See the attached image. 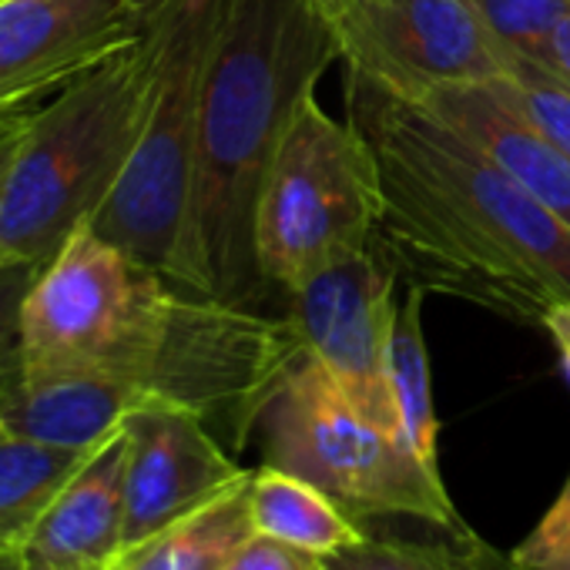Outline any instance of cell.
Wrapping results in <instances>:
<instances>
[{
	"label": "cell",
	"mask_w": 570,
	"mask_h": 570,
	"mask_svg": "<svg viewBox=\"0 0 570 570\" xmlns=\"http://www.w3.org/2000/svg\"><path fill=\"white\" fill-rule=\"evenodd\" d=\"M225 0H158L148 14L155 35V85L138 145L95 232L181 285L185 222L195 175L198 108Z\"/></svg>",
	"instance_id": "cell-5"
},
{
	"label": "cell",
	"mask_w": 570,
	"mask_h": 570,
	"mask_svg": "<svg viewBox=\"0 0 570 570\" xmlns=\"http://www.w3.org/2000/svg\"><path fill=\"white\" fill-rule=\"evenodd\" d=\"M470 4L503 55H513L557 78L553 35L570 11V0H470Z\"/></svg>",
	"instance_id": "cell-20"
},
{
	"label": "cell",
	"mask_w": 570,
	"mask_h": 570,
	"mask_svg": "<svg viewBox=\"0 0 570 570\" xmlns=\"http://www.w3.org/2000/svg\"><path fill=\"white\" fill-rule=\"evenodd\" d=\"M537 326L550 336V343H553V350H557L560 373H563V380H567V386H570V299L553 303V306L543 313V320H540Z\"/></svg>",
	"instance_id": "cell-26"
},
{
	"label": "cell",
	"mask_w": 570,
	"mask_h": 570,
	"mask_svg": "<svg viewBox=\"0 0 570 570\" xmlns=\"http://www.w3.org/2000/svg\"><path fill=\"white\" fill-rule=\"evenodd\" d=\"M145 403H151L148 393L115 373L24 370L0 396V426L48 446L95 450Z\"/></svg>",
	"instance_id": "cell-13"
},
{
	"label": "cell",
	"mask_w": 570,
	"mask_h": 570,
	"mask_svg": "<svg viewBox=\"0 0 570 570\" xmlns=\"http://www.w3.org/2000/svg\"><path fill=\"white\" fill-rule=\"evenodd\" d=\"M248 487L252 473L155 537L125 550L118 570H222V563L255 533Z\"/></svg>",
	"instance_id": "cell-16"
},
{
	"label": "cell",
	"mask_w": 570,
	"mask_h": 570,
	"mask_svg": "<svg viewBox=\"0 0 570 570\" xmlns=\"http://www.w3.org/2000/svg\"><path fill=\"white\" fill-rule=\"evenodd\" d=\"M248 513L255 533L320 553L326 560L360 547L370 537L366 520L350 513L326 490L275 466L252 473Z\"/></svg>",
	"instance_id": "cell-15"
},
{
	"label": "cell",
	"mask_w": 570,
	"mask_h": 570,
	"mask_svg": "<svg viewBox=\"0 0 570 570\" xmlns=\"http://www.w3.org/2000/svg\"><path fill=\"white\" fill-rule=\"evenodd\" d=\"M340 61L316 0H225L212 45L185 222L181 289L262 309L255 205L296 108Z\"/></svg>",
	"instance_id": "cell-2"
},
{
	"label": "cell",
	"mask_w": 570,
	"mask_h": 570,
	"mask_svg": "<svg viewBox=\"0 0 570 570\" xmlns=\"http://www.w3.org/2000/svg\"><path fill=\"white\" fill-rule=\"evenodd\" d=\"M316 4L326 11V18H330V21H336V18H340V11L346 8V0H316Z\"/></svg>",
	"instance_id": "cell-30"
},
{
	"label": "cell",
	"mask_w": 570,
	"mask_h": 570,
	"mask_svg": "<svg viewBox=\"0 0 570 570\" xmlns=\"http://www.w3.org/2000/svg\"><path fill=\"white\" fill-rule=\"evenodd\" d=\"M383 175L376 248L426 293L520 323L570 299V228L420 105L350 78Z\"/></svg>",
	"instance_id": "cell-1"
},
{
	"label": "cell",
	"mask_w": 570,
	"mask_h": 570,
	"mask_svg": "<svg viewBox=\"0 0 570 570\" xmlns=\"http://www.w3.org/2000/svg\"><path fill=\"white\" fill-rule=\"evenodd\" d=\"M222 570H330V560L282 540L252 533L225 563Z\"/></svg>",
	"instance_id": "cell-24"
},
{
	"label": "cell",
	"mask_w": 570,
	"mask_h": 570,
	"mask_svg": "<svg viewBox=\"0 0 570 570\" xmlns=\"http://www.w3.org/2000/svg\"><path fill=\"white\" fill-rule=\"evenodd\" d=\"M553 65H557V78L570 88V11L553 35Z\"/></svg>",
	"instance_id": "cell-27"
},
{
	"label": "cell",
	"mask_w": 570,
	"mask_h": 570,
	"mask_svg": "<svg viewBox=\"0 0 570 570\" xmlns=\"http://www.w3.org/2000/svg\"><path fill=\"white\" fill-rule=\"evenodd\" d=\"M330 570H520L510 553H500L473 530H436L430 540L366 537L360 547L330 560Z\"/></svg>",
	"instance_id": "cell-19"
},
{
	"label": "cell",
	"mask_w": 570,
	"mask_h": 570,
	"mask_svg": "<svg viewBox=\"0 0 570 570\" xmlns=\"http://www.w3.org/2000/svg\"><path fill=\"white\" fill-rule=\"evenodd\" d=\"M289 296V323L343 396L380 430L400 436L390 386V343L396 326V265L376 248L343 255Z\"/></svg>",
	"instance_id": "cell-9"
},
{
	"label": "cell",
	"mask_w": 570,
	"mask_h": 570,
	"mask_svg": "<svg viewBox=\"0 0 570 570\" xmlns=\"http://www.w3.org/2000/svg\"><path fill=\"white\" fill-rule=\"evenodd\" d=\"M45 265L0 252V396L24 376V306Z\"/></svg>",
	"instance_id": "cell-22"
},
{
	"label": "cell",
	"mask_w": 570,
	"mask_h": 570,
	"mask_svg": "<svg viewBox=\"0 0 570 570\" xmlns=\"http://www.w3.org/2000/svg\"><path fill=\"white\" fill-rule=\"evenodd\" d=\"M91 450L48 446L0 426V550H24Z\"/></svg>",
	"instance_id": "cell-17"
},
{
	"label": "cell",
	"mask_w": 570,
	"mask_h": 570,
	"mask_svg": "<svg viewBox=\"0 0 570 570\" xmlns=\"http://www.w3.org/2000/svg\"><path fill=\"white\" fill-rule=\"evenodd\" d=\"M155 85V35L75 75L28 121L0 202V252L48 265L95 222L138 145Z\"/></svg>",
	"instance_id": "cell-3"
},
{
	"label": "cell",
	"mask_w": 570,
	"mask_h": 570,
	"mask_svg": "<svg viewBox=\"0 0 570 570\" xmlns=\"http://www.w3.org/2000/svg\"><path fill=\"white\" fill-rule=\"evenodd\" d=\"M255 433L262 466L316 483L360 520L410 517L433 530H470L443 476L423 470L400 436L370 423L306 353L265 396Z\"/></svg>",
	"instance_id": "cell-4"
},
{
	"label": "cell",
	"mask_w": 570,
	"mask_h": 570,
	"mask_svg": "<svg viewBox=\"0 0 570 570\" xmlns=\"http://www.w3.org/2000/svg\"><path fill=\"white\" fill-rule=\"evenodd\" d=\"M503 58H507V78L490 81V88H497V95L513 111H520L547 141H553L563 155H570V88L513 55Z\"/></svg>",
	"instance_id": "cell-21"
},
{
	"label": "cell",
	"mask_w": 570,
	"mask_h": 570,
	"mask_svg": "<svg viewBox=\"0 0 570 570\" xmlns=\"http://www.w3.org/2000/svg\"><path fill=\"white\" fill-rule=\"evenodd\" d=\"M145 24L135 0H0V101L71 81Z\"/></svg>",
	"instance_id": "cell-11"
},
{
	"label": "cell",
	"mask_w": 570,
	"mask_h": 570,
	"mask_svg": "<svg viewBox=\"0 0 570 570\" xmlns=\"http://www.w3.org/2000/svg\"><path fill=\"white\" fill-rule=\"evenodd\" d=\"M410 105H420L440 125L470 141L487 161H493L570 228V155H563L520 111H513L497 88H440Z\"/></svg>",
	"instance_id": "cell-14"
},
{
	"label": "cell",
	"mask_w": 570,
	"mask_h": 570,
	"mask_svg": "<svg viewBox=\"0 0 570 570\" xmlns=\"http://www.w3.org/2000/svg\"><path fill=\"white\" fill-rule=\"evenodd\" d=\"M510 557L520 570H570V476Z\"/></svg>",
	"instance_id": "cell-23"
},
{
	"label": "cell",
	"mask_w": 570,
	"mask_h": 570,
	"mask_svg": "<svg viewBox=\"0 0 570 570\" xmlns=\"http://www.w3.org/2000/svg\"><path fill=\"white\" fill-rule=\"evenodd\" d=\"M0 570H28L24 550H0Z\"/></svg>",
	"instance_id": "cell-29"
},
{
	"label": "cell",
	"mask_w": 570,
	"mask_h": 570,
	"mask_svg": "<svg viewBox=\"0 0 570 570\" xmlns=\"http://www.w3.org/2000/svg\"><path fill=\"white\" fill-rule=\"evenodd\" d=\"M383 175L353 118H333L316 91L296 108L255 205V258L268 285L296 289L316 268L376 242Z\"/></svg>",
	"instance_id": "cell-6"
},
{
	"label": "cell",
	"mask_w": 570,
	"mask_h": 570,
	"mask_svg": "<svg viewBox=\"0 0 570 570\" xmlns=\"http://www.w3.org/2000/svg\"><path fill=\"white\" fill-rule=\"evenodd\" d=\"M333 28L350 78L403 101L507 78L470 0H346Z\"/></svg>",
	"instance_id": "cell-8"
},
{
	"label": "cell",
	"mask_w": 570,
	"mask_h": 570,
	"mask_svg": "<svg viewBox=\"0 0 570 570\" xmlns=\"http://www.w3.org/2000/svg\"><path fill=\"white\" fill-rule=\"evenodd\" d=\"M135 4H138V8H141V14L148 18V14L155 11V4H158V0H135Z\"/></svg>",
	"instance_id": "cell-32"
},
{
	"label": "cell",
	"mask_w": 570,
	"mask_h": 570,
	"mask_svg": "<svg viewBox=\"0 0 570 570\" xmlns=\"http://www.w3.org/2000/svg\"><path fill=\"white\" fill-rule=\"evenodd\" d=\"M28 570H61V567H38V563H28ZM85 570H118V563H115V567H85Z\"/></svg>",
	"instance_id": "cell-31"
},
{
	"label": "cell",
	"mask_w": 570,
	"mask_h": 570,
	"mask_svg": "<svg viewBox=\"0 0 570 570\" xmlns=\"http://www.w3.org/2000/svg\"><path fill=\"white\" fill-rule=\"evenodd\" d=\"M178 293L181 285L88 222L41 268L28 296L24 370H101L148 393Z\"/></svg>",
	"instance_id": "cell-7"
},
{
	"label": "cell",
	"mask_w": 570,
	"mask_h": 570,
	"mask_svg": "<svg viewBox=\"0 0 570 570\" xmlns=\"http://www.w3.org/2000/svg\"><path fill=\"white\" fill-rule=\"evenodd\" d=\"M68 85V81H65ZM65 85H45V88H31L24 95H14V98H4L0 101V138H4L11 128H18L21 121H28L51 95H58Z\"/></svg>",
	"instance_id": "cell-25"
},
{
	"label": "cell",
	"mask_w": 570,
	"mask_h": 570,
	"mask_svg": "<svg viewBox=\"0 0 570 570\" xmlns=\"http://www.w3.org/2000/svg\"><path fill=\"white\" fill-rule=\"evenodd\" d=\"M125 550L198 510L252 470L238 466L191 410L145 403L128 420Z\"/></svg>",
	"instance_id": "cell-10"
},
{
	"label": "cell",
	"mask_w": 570,
	"mask_h": 570,
	"mask_svg": "<svg viewBox=\"0 0 570 570\" xmlns=\"http://www.w3.org/2000/svg\"><path fill=\"white\" fill-rule=\"evenodd\" d=\"M423 296L426 289L410 282L406 299L396 309L393 343H390V386L396 403L400 440L406 450L440 476V420L433 403V373L423 340Z\"/></svg>",
	"instance_id": "cell-18"
},
{
	"label": "cell",
	"mask_w": 570,
	"mask_h": 570,
	"mask_svg": "<svg viewBox=\"0 0 570 570\" xmlns=\"http://www.w3.org/2000/svg\"><path fill=\"white\" fill-rule=\"evenodd\" d=\"M125 480L128 430L121 426L61 487L24 547L28 563L61 570L115 567L125 553Z\"/></svg>",
	"instance_id": "cell-12"
},
{
	"label": "cell",
	"mask_w": 570,
	"mask_h": 570,
	"mask_svg": "<svg viewBox=\"0 0 570 570\" xmlns=\"http://www.w3.org/2000/svg\"><path fill=\"white\" fill-rule=\"evenodd\" d=\"M38 115V111H35ZM31 115V118H35ZM28 118V121H31ZM28 121H21L18 128H11L4 138H0V202H4V181H8V171H11V161H14V151H18V145H21V135H24V128H28Z\"/></svg>",
	"instance_id": "cell-28"
}]
</instances>
